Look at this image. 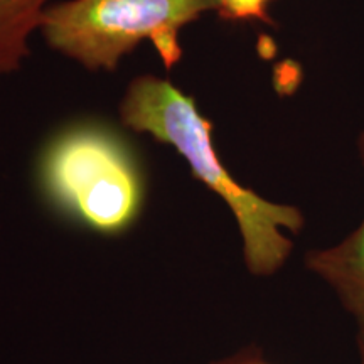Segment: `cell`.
Listing matches in <instances>:
<instances>
[{
    "label": "cell",
    "instance_id": "obj_1",
    "mask_svg": "<svg viewBox=\"0 0 364 364\" xmlns=\"http://www.w3.org/2000/svg\"><path fill=\"white\" fill-rule=\"evenodd\" d=\"M118 113L127 129L174 149L194 179L226 204L238 226L245 267L253 277L265 279L285 267L294 252L292 235L306 225L302 209L273 203L235 179L218 154L213 122L193 97L169 80L142 75L127 86Z\"/></svg>",
    "mask_w": 364,
    "mask_h": 364
},
{
    "label": "cell",
    "instance_id": "obj_2",
    "mask_svg": "<svg viewBox=\"0 0 364 364\" xmlns=\"http://www.w3.org/2000/svg\"><path fill=\"white\" fill-rule=\"evenodd\" d=\"M38 182L59 215L100 235L129 231L145 206V177L129 144L97 124L54 135L39 156Z\"/></svg>",
    "mask_w": 364,
    "mask_h": 364
},
{
    "label": "cell",
    "instance_id": "obj_3",
    "mask_svg": "<svg viewBox=\"0 0 364 364\" xmlns=\"http://www.w3.org/2000/svg\"><path fill=\"white\" fill-rule=\"evenodd\" d=\"M218 7V0H65L49 6L39 33L88 71H115L142 43L171 71L184 53L182 31Z\"/></svg>",
    "mask_w": 364,
    "mask_h": 364
},
{
    "label": "cell",
    "instance_id": "obj_4",
    "mask_svg": "<svg viewBox=\"0 0 364 364\" xmlns=\"http://www.w3.org/2000/svg\"><path fill=\"white\" fill-rule=\"evenodd\" d=\"M356 149L364 169V130L358 135ZM304 263L329 287L344 311L356 321L358 334H364V216L339 243L307 252Z\"/></svg>",
    "mask_w": 364,
    "mask_h": 364
},
{
    "label": "cell",
    "instance_id": "obj_5",
    "mask_svg": "<svg viewBox=\"0 0 364 364\" xmlns=\"http://www.w3.org/2000/svg\"><path fill=\"white\" fill-rule=\"evenodd\" d=\"M53 0H0V81L19 71L31 54Z\"/></svg>",
    "mask_w": 364,
    "mask_h": 364
},
{
    "label": "cell",
    "instance_id": "obj_6",
    "mask_svg": "<svg viewBox=\"0 0 364 364\" xmlns=\"http://www.w3.org/2000/svg\"><path fill=\"white\" fill-rule=\"evenodd\" d=\"M273 0H218V16L230 22H265L272 24L270 6Z\"/></svg>",
    "mask_w": 364,
    "mask_h": 364
},
{
    "label": "cell",
    "instance_id": "obj_7",
    "mask_svg": "<svg viewBox=\"0 0 364 364\" xmlns=\"http://www.w3.org/2000/svg\"><path fill=\"white\" fill-rule=\"evenodd\" d=\"M235 364H272L263 356L262 349L257 346H248V348L240 349L235 353Z\"/></svg>",
    "mask_w": 364,
    "mask_h": 364
},
{
    "label": "cell",
    "instance_id": "obj_8",
    "mask_svg": "<svg viewBox=\"0 0 364 364\" xmlns=\"http://www.w3.org/2000/svg\"><path fill=\"white\" fill-rule=\"evenodd\" d=\"M358 356H359V364H364V334H358Z\"/></svg>",
    "mask_w": 364,
    "mask_h": 364
},
{
    "label": "cell",
    "instance_id": "obj_9",
    "mask_svg": "<svg viewBox=\"0 0 364 364\" xmlns=\"http://www.w3.org/2000/svg\"><path fill=\"white\" fill-rule=\"evenodd\" d=\"M209 364H235V353L230 354V356H226V358L218 359V361L209 363Z\"/></svg>",
    "mask_w": 364,
    "mask_h": 364
}]
</instances>
